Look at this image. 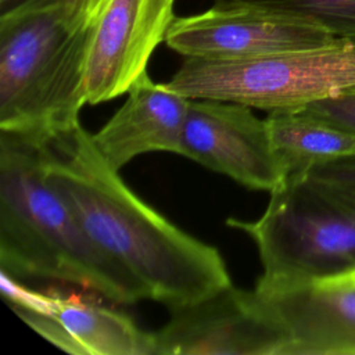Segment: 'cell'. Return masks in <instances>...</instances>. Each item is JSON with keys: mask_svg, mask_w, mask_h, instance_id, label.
<instances>
[{"mask_svg": "<svg viewBox=\"0 0 355 355\" xmlns=\"http://www.w3.org/2000/svg\"><path fill=\"white\" fill-rule=\"evenodd\" d=\"M254 290L282 324L287 355H355V279Z\"/></svg>", "mask_w": 355, "mask_h": 355, "instance_id": "cell-11", "label": "cell"}, {"mask_svg": "<svg viewBox=\"0 0 355 355\" xmlns=\"http://www.w3.org/2000/svg\"><path fill=\"white\" fill-rule=\"evenodd\" d=\"M276 10L315 24L347 44H355V0H214Z\"/></svg>", "mask_w": 355, "mask_h": 355, "instance_id": "cell-14", "label": "cell"}, {"mask_svg": "<svg viewBox=\"0 0 355 355\" xmlns=\"http://www.w3.org/2000/svg\"><path fill=\"white\" fill-rule=\"evenodd\" d=\"M0 282L8 306L31 329L68 354L154 355V333L143 331L122 312L28 288L4 270Z\"/></svg>", "mask_w": 355, "mask_h": 355, "instance_id": "cell-9", "label": "cell"}, {"mask_svg": "<svg viewBox=\"0 0 355 355\" xmlns=\"http://www.w3.org/2000/svg\"><path fill=\"white\" fill-rule=\"evenodd\" d=\"M171 311L154 355H287L288 338L255 290L230 284Z\"/></svg>", "mask_w": 355, "mask_h": 355, "instance_id": "cell-7", "label": "cell"}, {"mask_svg": "<svg viewBox=\"0 0 355 355\" xmlns=\"http://www.w3.org/2000/svg\"><path fill=\"white\" fill-rule=\"evenodd\" d=\"M96 3L97 0H0V17L51 6H68L80 11H90Z\"/></svg>", "mask_w": 355, "mask_h": 355, "instance_id": "cell-16", "label": "cell"}, {"mask_svg": "<svg viewBox=\"0 0 355 355\" xmlns=\"http://www.w3.org/2000/svg\"><path fill=\"white\" fill-rule=\"evenodd\" d=\"M311 114L347 130L355 132V87L304 105Z\"/></svg>", "mask_w": 355, "mask_h": 355, "instance_id": "cell-15", "label": "cell"}, {"mask_svg": "<svg viewBox=\"0 0 355 355\" xmlns=\"http://www.w3.org/2000/svg\"><path fill=\"white\" fill-rule=\"evenodd\" d=\"M352 276H355V275H352Z\"/></svg>", "mask_w": 355, "mask_h": 355, "instance_id": "cell-19", "label": "cell"}, {"mask_svg": "<svg viewBox=\"0 0 355 355\" xmlns=\"http://www.w3.org/2000/svg\"><path fill=\"white\" fill-rule=\"evenodd\" d=\"M165 44L184 58L234 61L347 44L320 26L270 8L214 4L176 17Z\"/></svg>", "mask_w": 355, "mask_h": 355, "instance_id": "cell-6", "label": "cell"}, {"mask_svg": "<svg viewBox=\"0 0 355 355\" xmlns=\"http://www.w3.org/2000/svg\"><path fill=\"white\" fill-rule=\"evenodd\" d=\"M226 223L258 248L257 288L355 275L354 183L313 173L286 179L257 220Z\"/></svg>", "mask_w": 355, "mask_h": 355, "instance_id": "cell-4", "label": "cell"}, {"mask_svg": "<svg viewBox=\"0 0 355 355\" xmlns=\"http://www.w3.org/2000/svg\"><path fill=\"white\" fill-rule=\"evenodd\" d=\"M251 107L209 98H190L182 153L240 184L272 191L283 183L265 119Z\"/></svg>", "mask_w": 355, "mask_h": 355, "instance_id": "cell-10", "label": "cell"}, {"mask_svg": "<svg viewBox=\"0 0 355 355\" xmlns=\"http://www.w3.org/2000/svg\"><path fill=\"white\" fill-rule=\"evenodd\" d=\"M349 277H352V279H355V276H349Z\"/></svg>", "mask_w": 355, "mask_h": 355, "instance_id": "cell-18", "label": "cell"}, {"mask_svg": "<svg viewBox=\"0 0 355 355\" xmlns=\"http://www.w3.org/2000/svg\"><path fill=\"white\" fill-rule=\"evenodd\" d=\"M189 101L165 83H154L146 73L128 92L123 105L92 135L93 141L116 171L151 151L180 155Z\"/></svg>", "mask_w": 355, "mask_h": 355, "instance_id": "cell-12", "label": "cell"}, {"mask_svg": "<svg viewBox=\"0 0 355 355\" xmlns=\"http://www.w3.org/2000/svg\"><path fill=\"white\" fill-rule=\"evenodd\" d=\"M308 173L355 184V155L313 168Z\"/></svg>", "mask_w": 355, "mask_h": 355, "instance_id": "cell-17", "label": "cell"}, {"mask_svg": "<svg viewBox=\"0 0 355 355\" xmlns=\"http://www.w3.org/2000/svg\"><path fill=\"white\" fill-rule=\"evenodd\" d=\"M92 12L51 6L0 17L1 132L43 137L79 123Z\"/></svg>", "mask_w": 355, "mask_h": 355, "instance_id": "cell-3", "label": "cell"}, {"mask_svg": "<svg viewBox=\"0 0 355 355\" xmlns=\"http://www.w3.org/2000/svg\"><path fill=\"white\" fill-rule=\"evenodd\" d=\"M165 85L187 98L298 108L355 87V44L234 61L184 58Z\"/></svg>", "mask_w": 355, "mask_h": 355, "instance_id": "cell-5", "label": "cell"}, {"mask_svg": "<svg viewBox=\"0 0 355 355\" xmlns=\"http://www.w3.org/2000/svg\"><path fill=\"white\" fill-rule=\"evenodd\" d=\"M265 121L283 182L355 155V132L336 126L302 107L269 111Z\"/></svg>", "mask_w": 355, "mask_h": 355, "instance_id": "cell-13", "label": "cell"}, {"mask_svg": "<svg viewBox=\"0 0 355 355\" xmlns=\"http://www.w3.org/2000/svg\"><path fill=\"white\" fill-rule=\"evenodd\" d=\"M0 263L93 290L119 304L150 300L146 286L100 248L46 180L37 137L0 130Z\"/></svg>", "mask_w": 355, "mask_h": 355, "instance_id": "cell-2", "label": "cell"}, {"mask_svg": "<svg viewBox=\"0 0 355 355\" xmlns=\"http://www.w3.org/2000/svg\"><path fill=\"white\" fill-rule=\"evenodd\" d=\"M46 180L90 239L171 309L232 284L220 252L140 200L80 123L37 137Z\"/></svg>", "mask_w": 355, "mask_h": 355, "instance_id": "cell-1", "label": "cell"}, {"mask_svg": "<svg viewBox=\"0 0 355 355\" xmlns=\"http://www.w3.org/2000/svg\"><path fill=\"white\" fill-rule=\"evenodd\" d=\"M176 0H97L92 12L85 98L98 104L128 93L146 73L176 18Z\"/></svg>", "mask_w": 355, "mask_h": 355, "instance_id": "cell-8", "label": "cell"}]
</instances>
